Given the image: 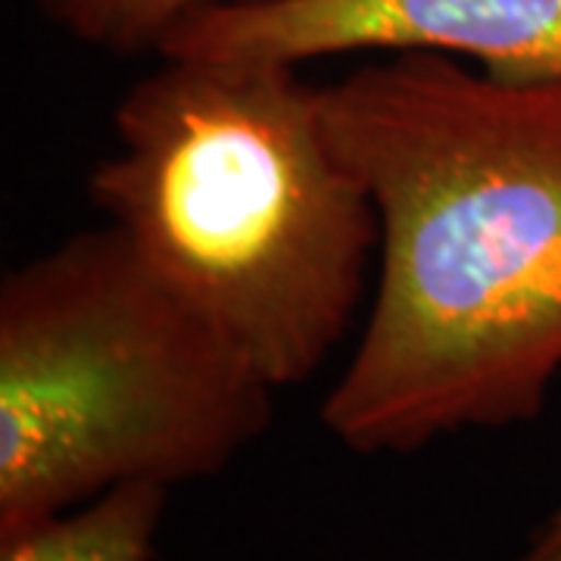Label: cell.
I'll use <instances>...</instances> for the list:
<instances>
[{"instance_id": "3", "label": "cell", "mask_w": 561, "mask_h": 561, "mask_svg": "<svg viewBox=\"0 0 561 561\" xmlns=\"http://www.w3.org/2000/svg\"><path fill=\"white\" fill-rule=\"evenodd\" d=\"M275 387L116 225L0 284V540L125 483L203 481L272 424Z\"/></svg>"}, {"instance_id": "7", "label": "cell", "mask_w": 561, "mask_h": 561, "mask_svg": "<svg viewBox=\"0 0 561 561\" xmlns=\"http://www.w3.org/2000/svg\"><path fill=\"white\" fill-rule=\"evenodd\" d=\"M542 534H549L552 540H561V505L552 512V518L546 522V527H542Z\"/></svg>"}, {"instance_id": "1", "label": "cell", "mask_w": 561, "mask_h": 561, "mask_svg": "<svg viewBox=\"0 0 561 561\" xmlns=\"http://www.w3.org/2000/svg\"><path fill=\"white\" fill-rule=\"evenodd\" d=\"M321 116L381 219L324 427L378 456L537 419L561 371V79L402 50L321 84Z\"/></svg>"}, {"instance_id": "2", "label": "cell", "mask_w": 561, "mask_h": 561, "mask_svg": "<svg viewBox=\"0 0 561 561\" xmlns=\"http://www.w3.org/2000/svg\"><path fill=\"white\" fill-rule=\"evenodd\" d=\"M160 60L116 106L88 194L275 390L302 383L356 321L381 250L375 201L300 66Z\"/></svg>"}, {"instance_id": "6", "label": "cell", "mask_w": 561, "mask_h": 561, "mask_svg": "<svg viewBox=\"0 0 561 561\" xmlns=\"http://www.w3.org/2000/svg\"><path fill=\"white\" fill-rule=\"evenodd\" d=\"M57 32L116 57L157 54L162 38L191 16L228 7H256L275 0H35Z\"/></svg>"}, {"instance_id": "4", "label": "cell", "mask_w": 561, "mask_h": 561, "mask_svg": "<svg viewBox=\"0 0 561 561\" xmlns=\"http://www.w3.org/2000/svg\"><path fill=\"white\" fill-rule=\"evenodd\" d=\"M424 50L508 81L561 79V0H275L191 16L157 57L278 60Z\"/></svg>"}, {"instance_id": "5", "label": "cell", "mask_w": 561, "mask_h": 561, "mask_svg": "<svg viewBox=\"0 0 561 561\" xmlns=\"http://www.w3.org/2000/svg\"><path fill=\"white\" fill-rule=\"evenodd\" d=\"M165 486L125 483L69 515L0 540V561H150ZM522 561H561V540L537 534Z\"/></svg>"}]
</instances>
